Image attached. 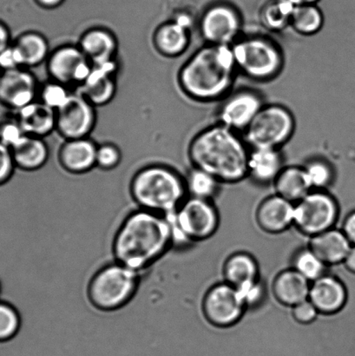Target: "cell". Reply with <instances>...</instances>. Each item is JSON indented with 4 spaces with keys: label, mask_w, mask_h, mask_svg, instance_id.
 <instances>
[{
    "label": "cell",
    "mask_w": 355,
    "mask_h": 356,
    "mask_svg": "<svg viewBox=\"0 0 355 356\" xmlns=\"http://www.w3.org/2000/svg\"><path fill=\"white\" fill-rule=\"evenodd\" d=\"M173 248L172 229L165 215L139 209L125 216L115 233L114 261L142 274Z\"/></svg>",
    "instance_id": "6da1fadb"
},
{
    "label": "cell",
    "mask_w": 355,
    "mask_h": 356,
    "mask_svg": "<svg viewBox=\"0 0 355 356\" xmlns=\"http://www.w3.org/2000/svg\"><path fill=\"white\" fill-rule=\"evenodd\" d=\"M249 151L238 132L217 124L192 139L189 156L195 168L210 174L220 183L234 184L248 177Z\"/></svg>",
    "instance_id": "7a4b0ae2"
},
{
    "label": "cell",
    "mask_w": 355,
    "mask_h": 356,
    "mask_svg": "<svg viewBox=\"0 0 355 356\" xmlns=\"http://www.w3.org/2000/svg\"><path fill=\"white\" fill-rule=\"evenodd\" d=\"M238 73L231 45L206 44L183 66L180 85L198 102H215L232 92Z\"/></svg>",
    "instance_id": "3957f363"
},
{
    "label": "cell",
    "mask_w": 355,
    "mask_h": 356,
    "mask_svg": "<svg viewBox=\"0 0 355 356\" xmlns=\"http://www.w3.org/2000/svg\"><path fill=\"white\" fill-rule=\"evenodd\" d=\"M132 201L139 209L158 214L176 211L187 198L185 180L165 166H149L132 178Z\"/></svg>",
    "instance_id": "277c9868"
},
{
    "label": "cell",
    "mask_w": 355,
    "mask_h": 356,
    "mask_svg": "<svg viewBox=\"0 0 355 356\" xmlns=\"http://www.w3.org/2000/svg\"><path fill=\"white\" fill-rule=\"evenodd\" d=\"M140 281L141 274L113 261L101 267L90 279L87 299L99 312H117L133 300Z\"/></svg>",
    "instance_id": "5b68a950"
},
{
    "label": "cell",
    "mask_w": 355,
    "mask_h": 356,
    "mask_svg": "<svg viewBox=\"0 0 355 356\" xmlns=\"http://www.w3.org/2000/svg\"><path fill=\"white\" fill-rule=\"evenodd\" d=\"M231 49L238 72L254 81H270L284 67L283 50L270 38L261 35L240 37Z\"/></svg>",
    "instance_id": "8992f818"
},
{
    "label": "cell",
    "mask_w": 355,
    "mask_h": 356,
    "mask_svg": "<svg viewBox=\"0 0 355 356\" xmlns=\"http://www.w3.org/2000/svg\"><path fill=\"white\" fill-rule=\"evenodd\" d=\"M165 216L172 229L173 247H186L206 240L219 225L217 209L204 199L187 197L176 211Z\"/></svg>",
    "instance_id": "52a82bcc"
},
{
    "label": "cell",
    "mask_w": 355,
    "mask_h": 356,
    "mask_svg": "<svg viewBox=\"0 0 355 356\" xmlns=\"http://www.w3.org/2000/svg\"><path fill=\"white\" fill-rule=\"evenodd\" d=\"M295 131V120L290 110L281 104H267L243 132V138L249 149H280L293 137Z\"/></svg>",
    "instance_id": "ba28073f"
},
{
    "label": "cell",
    "mask_w": 355,
    "mask_h": 356,
    "mask_svg": "<svg viewBox=\"0 0 355 356\" xmlns=\"http://www.w3.org/2000/svg\"><path fill=\"white\" fill-rule=\"evenodd\" d=\"M339 209L335 198L323 191H312L295 205L294 225L314 236L333 229Z\"/></svg>",
    "instance_id": "9c48e42d"
},
{
    "label": "cell",
    "mask_w": 355,
    "mask_h": 356,
    "mask_svg": "<svg viewBox=\"0 0 355 356\" xmlns=\"http://www.w3.org/2000/svg\"><path fill=\"white\" fill-rule=\"evenodd\" d=\"M242 27L241 14L226 3L208 6L199 21L201 36L208 44L232 45L240 38Z\"/></svg>",
    "instance_id": "30bf717a"
},
{
    "label": "cell",
    "mask_w": 355,
    "mask_h": 356,
    "mask_svg": "<svg viewBox=\"0 0 355 356\" xmlns=\"http://www.w3.org/2000/svg\"><path fill=\"white\" fill-rule=\"evenodd\" d=\"M265 106L263 97L255 90H232L222 100L218 110L219 124L236 132H245Z\"/></svg>",
    "instance_id": "8fae6325"
},
{
    "label": "cell",
    "mask_w": 355,
    "mask_h": 356,
    "mask_svg": "<svg viewBox=\"0 0 355 356\" xmlns=\"http://www.w3.org/2000/svg\"><path fill=\"white\" fill-rule=\"evenodd\" d=\"M203 309L208 322L215 326L227 327L242 318L246 308L236 288L225 282L208 291L204 299Z\"/></svg>",
    "instance_id": "7c38bea8"
},
{
    "label": "cell",
    "mask_w": 355,
    "mask_h": 356,
    "mask_svg": "<svg viewBox=\"0 0 355 356\" xmlns=\"http://www.w3.org/2000/svg\"><path fill=\"white\" fill-rule=\"evenodd\" d=\"M57 127L69 140L85 138L95 120L92 104L82 95H72L67 103L56 111Z\"/></svg>",
    "instance_id": "4fadbf2b"
},
{
    "label": "cell",
    "mask_w": 355,
    "mask_h": 356,
    "mask_svg": "<svg viewBox=\"0 0 355 356\" xmlns=\"http://www.w3.org/2000/svg\"><path fill=\"white\" fill-rule=\"evenodd\" d=\"M36 87L34 76L22 67L1 72L0 103L10 109L19 111L35 102Z\"/></svg>",
    "instance_id": "5bb4252c"
},
{
    "label": "cell",
    "mask_w": 355,
    "mask_h": 356,
    "mask_svg": "<svg viewBox=\"0 0 355 356\" xmlns=\"http://www.w3.org/2000/svg\"><path fill=\"white\" fill-rule=\"evenodd\" d=\"M49 70L58 83H76L82 86L88 79L92 65L81 49L66 47L58 49L51 56Z\"/></svg>",
    "instance_id": "9a60e30c"
},
{
    "label": "cell",
    "mask_w": 355,
    "mask_h": 356,
    "mask_svg": "<svg viewBox=\"0 0 355 356\" xmlns=\"http://www.w3.org/2000/svg\"><path fill=\"white\" fill-rule=\"evenodd\" d=\"M347 294L345 286L331 275H322L312 282L308 300L319 313L332 315L345 306Z\"/></svg>",
    "instance_id": "2e32d148"
},
{
    "label": "cell",
    "mask_w": 355,
    "mask_h": 356,
    "mask_svg": "<svg viewBox=\"0 0 355 356\" xmlns=\"http://www.w3.org/2000/svg\"><path fill=\"white\" fill-rule=\"evenodd\" d=\"M295 205L279 195L267 198L257 209V222L264 232H283L294 225Z\"/></svg>",
    "instance_id": "e0dca14e"
},
{
    "label": "cell",
    "mask_w": 355,
    "mask_h": 356,
    "mask_svg": "<svg viewBox=\"0 0 355 356\" xmlns=\"http://www.w3.org/2000/svg\"><path fill=\"white\" fill-rule=\"evenodd\" d=\"M115 71L116 64L114 60L92 65L88 79L82 85L81 95L96 106L109 102L116 89L113 79Z\"/></svg>",
    "instance_id": "ac0fdd59"
},
{
    "label": "cell",
    "mask_w": 355,
    "mask_h": 356,
    "mask_svg": "<svg viewBox=\"0 0 355 356\" xmlns=\"http://www.w3.org/2000/svg\"><path fill=\"white\" fill-rule=\"evenodd\" d=\"M352 244L342 230L330 229L312 236L311 249L326 265L344 263Z\"/></svg>",
    "instance_id": "d6986e66"
},
{
    "label": "cell",
    "mask_w": 355,
    "mask_h": 356,
    "mask_svg": "<svg viewBox=\"0 0 355 356\" xmlns=\"http://www.w3.org/2000/svg\"><path fill=\"white\" fill-rule=\"evenodd\" d=\"M283 155L278 149H250L248 176L256 183H274L284 168Z\"/></svg>",
    "instance_id": "ffe728a7"
},
{
    "label": "cell",
    "mask_w": 355,
    "mask_h": 356,
    "mask_svg": "<svg viewBox=\"0 0 355 356\" xmlns=\"http://www.w3.org/2000/svg\"><path fill=\"white\" fill-rule=\"evenodd\" d=\"M190 24L189 16H180L160 27L156 38L159 50L172 57L183 54L190 44Z\"/></svg>",
    "instance_id": "44dd1931"
},
{
    "label": "cell",
    "mask_w": 355,
    "mask_h": 356,
    "mask_svg": "<svg viewBox=\"0 0 355 356\" xmlns=\"http://www.w3.org/2000/svg\"><path fill=\"white\" fill-rule=\"evenodd\" d=\"M97 147L85 138L69 140L62 149L60 161L69 172L82 174L97 165Z\"/></svg>",
    "instance_id": "7402d4cb"
},
{
    "label": "cell",
    "mask_w": 355,
    "mask_h": 356,
    "mask_svg": "<svg viewBox=\"0 0 355 356\" xmlns=\"http://www.w3.org/2000/svg\"><path fill=\"white\" fill-rule=\"evenodd\" d=\"M17 121L27 135L40 138L47 135L57 124L56 111L42 102H33L17 111Z\"/></svg>",
    "instance_id": "603a6c76"
},
{
    "label": "cell",
    "mask_w": 355,
    "mask_h": 356,
    "mask_svg": "<svg viewBox=\"0 0 355 356\" xmlns=\"http://www.w3.org/2000/svg\"><path fill=\"white\" fill-rule=\"evenodd\" d=\"M311 286V282L293 268L278 275L273 291L281 305L294 307L308 299Z\"/></svg>",
    "instance_id": "cb8c5ba5"
},
{
    "label": "cell",
    "mask_w": 355,
    "mask_h": 356,
    "mask_svg": "<svg viewBox=\"0 0 355 356\" xmlns=\"http://www.w3.org/2000/svg\"><path fill=\"white\" fill-rule=\"evenodd\" d=\"M17 168L33 172L44 165L48 159L47 145L40 138L26 135L12 148Z\"/></svg>",
    "instance_id": "d4e9b609"
},
{
    "label": "cell",
    "mask_w": 355,
    "mask_h": 356,
    "mask_svg": "<svg viewBox=\"0 0 355 356\" xmlns=\"http://www.w3.org/2000/svg\"><path fill=\"white\" fill-rule=\"evenodd\" d=\"M274 184L277 195L294 204H297L312 191L306 178L304 167H284Z\"/></svg>",
    "instance_id": "484cf974"
},
{
    "label": "cell",
    "mask_w": 355,
    "mask_h": 356,
    "mask_svg": "<svg viewBox=\"0 0 355 356\" xmlns=\"http://www.w3.org/2000/svg\"><path fill=\"white\" fill-rule=\"evenodd\" d=\"M117 44L113 35L106 31L96 29L83 35L81 50L92 64L113 60Z\"/></svg>",
    "instance_id": "4316f807"
},
{
    "label": "cell",
    "mask_w": 355,
    "mask_h": 356,
    "mask_svg": "<svg viewBox=\"0 0 355 356\" xmlns=\"http://www.w3.org/2000/svg\"><path fill=\"white\" fill-rule=\"evenodd\" d=\"M224 275L227 284L239 287L246 282L258 280V265L248 254H235L226 261Z\"/></svg>",
    "instance_id": "83f0119b"
},
{
    "label": "cell",
    "mask_w": 355,
    "mask_h": 356,
    "mask_svg": "<svg viewBox=\"0 0 355 356\" xmlns=\"http://www.w3.org/2000/svg\"><path fill=\"white\" fill-rule=\"evenodd\" d=\"M295 6L290 0H269L261 9L260 22L267 31L279 33L290 26Z\"/></svg>",
    "instance_id": "f1b7e54d"
},
{
    "label": "cell",
    "mask_w": 355,
    "mask_h": 356,
    "mask_svg": "<svg viewBox=\"0 0 355 356\" xmlns=\"http://www.w3.org/2000/svg\"><path fill=\"white\" fill-rule=\"evenodd\" d=\"M324 15L317 5L295 6L290 27L302 36H313L322 29Z\"/></svg>",
    "instance_id": "f546056e"
},
{
    "label": "cell",
    "mask_w": 355,
    "mask_h": 356,
    "mask_svg": "<svg viewBox=\"0 0 355 356\" xmlns=\"http://www.w3.org/2000/svg\"><path fill=\"white\" fill-rule=\"evenodd\" d=\"M13 44L19 51L24 66L37 65L47 57L48 44L40 34L28 33L20 35Z\"/></svg>",
    "instance_id": "4dcf8cb0"
},
{
    "label": "cell",
    "mask_w": 355,
    "mask_h": 356,
    "mask_svg": "<svg viewBox=\"0 0 355 356\" xmlns=\"http://www.w3.org/2000/svg\"><path fill=\"white\" fill-rule=\"evenodd\" d=\"M220 184V181L210 174L195 167L185 179L187 194L189 197L204 200L210 201V199L217 193Z\"/></svg>",
    "instance_id": "1f68e13d"
},
{
    "label": "cell",
    "mask_w": 355,
    "mask_h": 356,
    "mask_svg": "<svg viewBox=\"0 0 355 356\" xmlns=\"http://www.w3.org/2000/svg\"><path fill=\"white\" fill-rule=\"evenodd\" d=\"M22 324L17 307L0 300V343H8L19 337Z\"/></svg>",
    "instance_id": "d6a6232c"
},
{
    "label": "cell",
    "mask_w": 355,
    "mask_h": 356,
    "mask_svg": "<svg viewBox=\"0 0 355 356\" xmlns=\"http://www.w3.org/2000/svg\"><path fill=\"white\" fill-rule=\"evenodd\" d=\"M302 167L311 191H323L331 184L335 173L326 160L313 159Z\"/></svg>",
    "instance_id": "836d02e7"
},
{
    "label": "cell",
    "mask_w": 355,
    "mask_h": 356,
    "mask_svg": "<svg viewBox=\"0 0 355 356\" xmlns=\"http://www.w3.org/2000/svg\"><path fill=\"white\" fill-rule=\"evenodd\" d=\"M327 265L311 249L299 251L294 259V270L313 282L324 275Z\"/></svg>",
    "instance_id": "e575fe53"
},
{
    "label": "cell",
    "mask_w": 355,
    "mask_h": 356,
    "mask_svg": "<svg viewBox=\"0 0 355 356\" xmlns=\"http://www.w3.org/2000/svg\"><path fill=\"white\" fill-rule=\"evenodd\" d=\"M245 308L256 307L263 301L265 296V287L258 280L246 282V284L236 288Z\"/></svg>",
    "instance_id": "d590c367"
},
{
    "label": "cell",
    "mask_w": 355,
    "mask_h": 356,
    "mask_svg": "<svg viewBox=\"0 0 355 356\" xmlns=\"http://www.w3.org/2000/svg\"><path fill=\"white\" fill-rule=\"evenodd\" d=\"M71 96L72 94L69 93L63 83H51L43 90L41 102L57 111L67 103Z\"/></svg>",
    "instance_id": "8d00e7d4"
},
{
    "label": "cell",
    "mask_w": 355,
    "mask_h": 356,
    "mask_svg": "<svg viewBox=\"0 0 355 356\" xmlns=\"http://www.w3.org/2000/svg\"><path fill=\"white\" fill-rule=\"evenodd\" d=\"M16 168L12 149L0 141V186L12 180Z\"/></svg>",
    "instance_id": "74e56055"
},
{
    "label": "cell",
    "mask_w": 355,
    "mask_h": 356,
    "mask_svg": "<svg viewBox=\"0 0 355 356\" xmlns=\"http://www.w3.org/2000/svg\"><path fill=\"white\" fill-rule=\"evenodd\" d=\"M26 135L27 134L17 120L6 121L0 124V141L9 146L10 149Z\"/></svg>",
    "instance_id": "f35d334b"
},
{
    "label": "cell",
    "mask_w": 355,
    "mask_h": 356,
    "mask_svg": "<svg viewBox=\"0 0 355 356\" xmlns=\"http://www.w3.org/2000/svg\"><path fill=\"white\" fill-rule=\"evenodd\" d=\"M121 159L119 151L113 145H106L97 148V165L104 170H111L118 165Z\"/></svg>",
    "instance_id": "ab89813d"
},
{
    "label": "cell",
    "mask_w": 355,
    "mask_h": 356,
    "mask_svg": "<svg viewBox=\"0 0 355 356\" xmlns=\"http://www.w3.org/2000/svg\"><path fill=\"white\" fill-rule=\"evenodd\" d=\"M22 66H24L22 58L13 43L0 52V71H9V70L21 68Z\"/></svg>",
    "instance_id": "60d3db41"
},
{
    "label": "cell",
    "mask_w": 355,
    "mask_h": 356,
    "mask_svg": "<svg viewBox=\"0 0 355 356\" xmlns=\"http://www.w3.org/2000/svg\"><path fill=\"white\" fill-rule=\"evenodd\" d=\"M319 312L314 305L306 300L304 302L293 307V316L297 323L301 324L312 323L317 318Z\"/></svg>",
    "instance_id": "b9f144b4"
},
{
    "label": "cell",
    "mask_w": 355,
    "mask_h": 356,
    "mask_svg": "<svg viewBox=\"0 0 355 356\" xmlns=\"http://www.w3.org/2000/svg\"><path fill=\"white\" fill-rule=\"evenodd\" d=\"M343 233L352 245H355V211L350 214L344 222Z\"/></svg>",
    "instance_id": "7bdbcfd3"
},
{
    "label": "cell",
    "mask_w": 355,
    "mask_h": 356,
    "mask_svg": "<svg viewBox=\"0 0 355 356\" xmlns=\"http://www.w3.org/2000/svg\"><path fill=\"white\" fill-rule=\"evenodd\" d=\"M10 44H12V42H10L9 28L0 21V52L5 50Z\"/></svg>",
    "instance_id": "ee69618b"
},
{
    "label": "cell",
    "mask_w": 355,
    "mask_h": 356,
    "mask_svg": "<svg viewBox=\"0 0 355 356\" xmlns=\"http://www.w3.org/2000/svg\"><path fill=\"white\" fill-rule=\"evenodd\" d=\"M344 264L349 268V270L355 274V245L351 247L349 252L347 254L345 261H344Z\"/></svg>",
    "instance_id": "f6af8a7d"
},
{
    "label": "cell",
    "mask_w": 355,
    "mask_h": 356,
    "mask_svg": "<svg viewBox=\"0 0 355 356\" xmlns=\"http://www.w3.org/2000/svg\"><path fill=\"white\" fill-rule=\"evenodd\" d=\"M294 6L317 5L320 0H290Z\"/></svg>",
    "instance_id": "bcb514c9"
},
{
    "label": "cell",
    "mask_w": 355,
    "mask_h": 356,
    "mask_svg": "<svg viewBox=\"0 0 355 356\" xmlns=\"http://www.w3.org/2000/svg\"><path fill=\"white\" fill-rule=\"evenodd\" d=\"M40 1L47 6H55L58 5L62 0H40Z\"/></svg>",
    "instance_id": "7dc6e473"
},
{
    "label": "cell",
    "mask_w": 355,
    "mask_h": 356,
    "mask_svg": "<svg viewBox=\"0 0 355 356\" xmlns=\"http://www.w3.org/2000/svg\"><path fill=\"white\" fill-rule=\"evenodd\" d=\"M1 291H2L1 282H0V296H1Z\"/></svg>",
    "instance_id": "c3c4849f"
},
{
    "label": "cell",
    "mask_w": 355,
    "mask_h": 356,
    "mask_svg": "<svg viewBox=\"0 0 355 356\" xmlns=\"http://www.w3.org/2000/svg\"><path fill=\"white\" fill-rule=\"evenodd\" d=\"M0 75H1V71H0Z\"/></svg>",
    "instance_id": "681fc988"
}]
</instances>
